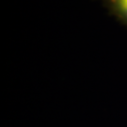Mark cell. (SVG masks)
Returning <instances> with one entry per match:
<instances>
[{
	"label": "cell",
	"mask_w": 127,
	"mask_h": 127,
	"mask_svg": "<svg viewBox=\"0 0 127 127\" xmlns=\"http://www.w3.org/2000/svg\"><path fill=\"white\" fill-rule=\"evenodd\" d=\"M112 9L127 23V0H108Z\"/></svg>",
	"instance_id": "obj_1"
}]
</instances>
